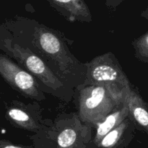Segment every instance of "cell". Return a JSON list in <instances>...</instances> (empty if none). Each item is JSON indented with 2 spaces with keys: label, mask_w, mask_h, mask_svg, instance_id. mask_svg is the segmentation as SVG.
I'll return each mask as SVG.
<instances>
[{
  "label": "cell",
  "mask_w": 148,
  "mask_h": 148,
  "mask_svg": "<svg viewBox=\"0 0 148 148\" xmlns=\"http://www.w3.org/2000/svg\"><path fill=\"white\" fill-rule=\"evenodd\" d=\"M19 40L37 53L64 82L77 90L83 85L87 66L71 53L63 35L35 20L16 16L2 23Z\"/></svg>",
  "instance_id": "6da1fadb"
},
{
  "label": "cell",
  "mask_w": 148,
  "mask_h": 148,
  "mask_svg": "<svg viewBox=\"0 0 148 148\" xmlns=\"http://www.w3.org/2000/svg\"><path fill=\"white\" fill-rule=\"evenodd\" d=\"M0 50L31 74L45 93L65 103H69L75 96V90L64 82L43 58L20 41L3 23H0Z\"/></svg>",
  "instance_id": "7a4b0ae2"
},
{
  "label": "cell",
  "mask_w": 148,
  "mask_h": 148,
  "mask_svg": "<svg viewBox=\"0 0 148 148\" xmlns=\"http://www.w3.org/2000/svg\"><path fill=\"white\" fill-rule=\"evenodd\" d=\"M77 94L78 116L81 121L93 128L124 100L103 85H82Z\"/></svg>",
  "instance_id": "3957f363"
},
{
  "label": "cell",
  "mask_w": 148,
  "mask_h": 148,
  "mask_svg": "<svg viewBox=\"0 0 148 148\" xmlns=\"http://www.w3.org/2000/svg\"><path fill=\"white\" fill-rule=\"evenodd\" d=\"M85 64L87 71L82 85H103L120 95H125L132 85L118 59L111 52L96 56Z\"/></svg>",
  "instance_id": "277c9868"
},
{
  "label": "cell",
  "mask_w": 148,
  "mask_h": 148,
  "mask_svg": "<svg viewBox=\"0 0 148 148\" xmlns=\"http://www.w3.org/2000/svg\"><path fill=\"white\" fill-rule=\"evenodd\" d=\"M92 127L82 122L76 113L61 114L48 119L45 131L60 148H87L92 143Z\"/></svg>",
  "instance_id": "5b68a950"
},
{
  "label": "cell",
  "mask_w": 148,
  "mask_h": 148,
  "mask_svg": "<svg viewBox=\"0 0 148 148\" xmlns=\"http://www.w3.org/2000/svg\"><path fill=\"white\" fill-rule=\"evenodd\" d=\"M0 75L11 88L25 98L38 102L46 99L45 92L36 78L8 56L1 53Z\"/></svg>",
  "instance_id": "8992f818"
},
{
  "label": "cell",
  "mask_w": 148,
  "mask_h": 148,
  "mask_svg": "<svg viewBox=\"0 0 148 148\" xmlns=\"http://www.w3.org/2000/svg\"><path fill=\"white\" fill-rule=\"evenodd\" d=\"M38 103L12 101L6 108L5 118L14 127L34 133L39 132L47 125L48 119L43 118Z\"/></svg>",
  "instance_id": "52a82bcc"
},
{
  "label": "cell",
  "mask_w": 148,
  "mask_h": 148,
  "mask_svg": "<svg viewBox=\"0 0 148 148\" xmlns=\"http://www.w3.org/2000/svg\"><path fill=\"white\" fill-rule=\"evenodd\" d=\"M130 119L135 128L148 134V103L132 85L127 90L124 97Z\"/></svg>",
  "instance_id": "ba28073f"
},
{
  "label": "cell",
  "mask_w": 148,
  "mask_h": 148,
  "mask_svg": "<svg viewBox=\"0 0 148 148\" xmlns=\"http://www.w3.org/2000/svg\"><path fill=\"white\" fill-rule=\"evenodd\" d=\"M51 7L71 22L91 23L92 16L84 0H46Z\"/></svg>",
  "instance_id": "9c48e42d"
},
{
  "label": "cell",
  "mask_w": 148,
  "mask_h": 148,
  "mask_svg": "<svg viewBox=\"0 0 148 148\" xmlns=\"http://www.w3.org/2000/svg\"><path fill=\"white\" fill-rule=\"evenodd\" d=\"M135 126L130 117L127 116L116 127L107 133L94 148H121L132 140Z\"/></svg>",
  "instance_id": "30bf717a"
},
{
  "label": "cell",
  "mask_w": 148,
  "mask_h": 148,
  "mask_svg": "<svg viewBox=\"0 0 148 148\" xmlns=\"http://www.w3.org/2000/svg\"><path fill=\"white\" fill-rule=\"evenodd\" d=\"M128 108L124 100L102 121L98 123L93 127L95 129V133L92 137V146L96 145L107 133L121 124L128 116Z\"/></svg>",
  "instance_id": "8fae6325"
},
{
  "label": "cell",
  "mask_w": 148,
  "mask_h": 148,
  "mask_svg": "<svg viewBox=\"0 0 148 148\" xmlns=\"http://www.w3.org/2000/svg\"><path fill=\"white\" fill-rule=\"evenodd\" d=\"M132 44L135 57L140 62L148 64V31L134 39Z\"/></svg>",
  "instance_id": "7c38bea8"
},
{
  "label": "cell",
  "mask_w": 148,
  "mask_h": 148,
  "mask_svg": "<svg viewBox=\"0 0 148 148\" xmlns=\"http://www.w3.org/2000/svg\"><path fill=\"white\" fill-rule=\"evenodd\" d=\"M0 148H32L30 147H25V146L17 145L12 144L10 142L7 140H0Z\"/></svg>",
  "instance_id": "4fadbf2b"
},
{
  "label": "cell",
  "mask_w": 148,
  "mask_h": 148,
  "mask_svg": "<svg viewBox=\"0 0 148 148\" xmlns=\"http://www.w3.org/2000/svg\"><path fill=\"white\" fill-rule=\"evenodd\" d=\"M124 0H106V5L111 10H115Z\"/></svg>",
  "instance_id": "5bb4252c"
},
{
  "label": "cell",
  "mask_w": 148,
  "mask_h": 148,
  "mask_svg": "<svg viewBox=\"0 0 148 148\" xmlns=\"http://www.w3.org/2000/svg\"><path fill=\"white\" fill-rule=\"evenodd\" d=\"M140 16H141L143 18L148 20V5L144 10H143V11H142L141 14H140Z\"/></svg>",
  "instance_id": "9a60e30c"
}]
</instances>
